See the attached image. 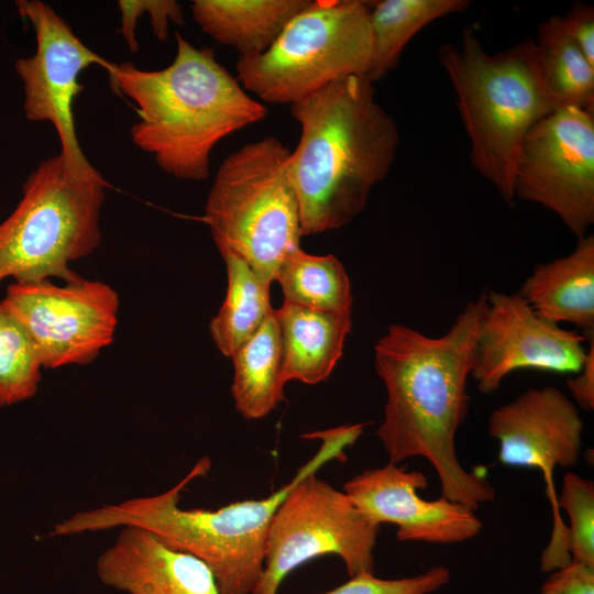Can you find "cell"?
<instances>
[{
    "mask_svg": "<svg viewBox=\"0 0 594 594\" xmlns=\"http://www.w3.org/2000/svg\"><path fill=\"white\" fill-rule=\"evenodd\" d=\"M228 275L224 301L209 324L218 350L231 358L250 339L273 310L270 282L261 278L233 252L221 253Z\"/></svg>",
    "mask_w": 594,
    "mask_h": 594,
    "instance_id": "22",
    "label": "cell"
},
{
    "mask_svg": "<svg viewBox=\"0 0 594 594\" xmlns=\"http://www.w3.org/2000/svg\"><path fill=\"white\" fill-rule=\"evenodd\" d=\"M42 365L23 327L0 301V406L33 397Z\"/></svg>",
    "mask_w": 594,
    "mask_h": 594,
    "instance_id": "25",
    "label": "cell"
},
{
    "mask_svg": "<svg viewBox=\"0 0 594 594\" xmlns=\"http://www.w3.org/2000/svg\"><path fill=\"white\" fill-rule=\"evenodd\" d=\"M588 338L541 317L518 293L491 290L471 376L483 394H491L518 370L575 374Z\"/></svg>",
    "mask_w": 594,
    "mask_h": 594,
    "instance_id": "14",
    "label": "cell"
},
{
    "mask_svg": "<svg viewBox=\"0 0 594 594\" xmlns=\"http://www.w3.org/2000/svg\"><path fill=\"white\" fill-rule=\"evenodd\" d=\"M513 193L585 237L594 223V113L559 108L534 124L515 160Z\"/></svg>",
    "mask_w": 594,
    "mask_h": 594,
    "instance_id": "10",
    "label": "cell"
},
{
    "mask_svg": "<svg viewBox=\"0 0 594 594\" xmlns=\"http://www.w3.org/2000/svg\"><path fill=\"white\" fill-rule=\"evenodd\" d=\"M380 525L342 491L310 474L301 479L270 524L261 578L252 594H277L284 579L314 558L334 554L350 576L374 569Z\"/></svg>",
    "mask_w": 594,
    "mask_h": 594,
    "instance_id": "9",
    "label": "cell"
},
{
    "mask_svg": "<svg viewBox=\"0 0 594 594\" xmlns=\"http://www.w3.org/2000/svg\"><path fill=\"white\" fill-rule=\"evenodd\" d=\"M583 430L576 405L553 386L529 388L494 409L488 418V433L498 442L499 462L542 473L553 520L549 543L541 554L542 572H553L571 561L553 473L557 468H570L579 461Z\"/></svg>",
    "mask_w": 594,
    "mask_h": 594,
    "instance_id": "11",
    "label": "cell"
},
{
    "mask_svg": "<svg viewBox=\"0 0 594 594\" xmlns=\"http://www.w3.org/2000/svg\"><path fill=\"white\" fill-rule=\"evenodd\" d=\"M300 138L290 151L301 235L349 224L394 164L399 132L366 75L340 78L290 105Z\"/></svg>",
    "mask_w": 594,
    "mask_h": 594,
    "instance_id": "3",
    "label": "cell"
},
{
    "mask_svg": "<svg viewBox=\"0 0 594 594\" xmlns=\"http://www.w3.org/2000/svg\"><path fill=\"white\" fill-rule=\"evenodd\" d=\"M566 35L575 43L588 63L594 66V9L590 4H575L561 16Z\"/></svg>",
    "mask_w": 594,
    "mask_h": 594,
    "instance_id": "29",
    "label": "cell"
},
{
    "mask_svg": "<svg viewBox=\"0 0 594 594\" xmlns=\"http://www.w3.org/2000/svg\"><path fill=\"white\" fill-rule=\"evenodd\" d=\"M558 507L569 518L568 549L571 560L594 566V484L566 473L558 494Z\"/></svg>",
    "mask_w": 594,
    "mask_h": 594,
    "instance_id": "26",
    "label": "cell"
},
{
    "mask_svg": "<svg viewBox=\"0 0 594 594\" xmlns=\"http://www.w3.org/2000/svg\"><path fill=\"white\" fill-rule=\"evenodd\" d=\"M20 16L34 30L36 50L14 62L23 91V111L31 122H48L61 143V154L80 174L97 169L85 156L76 133L74 103L84 90L80 74L92 65L106 70L112 63L90 50L70 25L40 0H18Z\"/></svg>",
    "mask_w": 594,
    "mask_h": 594,
    "instance_id": "13",
    "label": "cell"
},
{
    "mask_svg": "<svg viewBox=\"0 0 594 594\" xmlns=\"http://www.w3.org/2000/svg\"><path fill=\"white\" fill-rule=\"evenodd\" d=\"M2 304L25 330L42 369L89 364L114 340L119 295L100 280L13 282Z\"/></svg>",
    "mask_w": 594,
    "mask_h": 594,
    "instance_id": "12",
    "label": "cell"
},
{
    "mask_svg": "<svg viewBox=\"0 0 594 594\" xmlns=\"http://www.w3.org/2000/svg\"><path fill=\"white\" fill-rule=\"evenodd\" d=\"M275 280L285 301L320 310L351 311L350 278L333 254L312 255L298 248L284 258Z\"/></svg>",
    "mask_w": 594,
    "mask_h": 594,
    "instance_id": "24",
    "label": "cell"
},
{
    "mask_svg": "<svg viewBox=\"0 0 594 594\" xmlns=\"http://www.w3.org/2000/svg\"><path fill=\"white\" fill-rule=\"evenodd\" d=\"M487 292L470 300L440 337L403 323L391 324L374 345L375 371L386 389L377 437L389 462L425 458L433 466L441 496L476 510L496 492L459 461L455 438L469 410L471 376Z\"/></svg>",
    "mask_w": 594,
    "mask_h": 594,
    "instance_id": "1",
    "label": "cell"
},
{
    "mask_svg": "<svg viewBox=\"0 0 594 594\" xmlns=\"http://www.w3.org/2000/svg\"><path fill=\"white\" fill-rule=\"evenodd\" d=\"M322 594H429L450 581L449 569L438 565L411 578L384 580L371 572H360Z\"/></svg>",
    "mask_w": 594,
    "mask_h": 594,
    "instance_id": "27",
    "label": "cell"
},
{
    "mask_svg": "<svg viewBox=\"0 0 594 594\" xmlns=\"http://www.w3.org/2000/svg\"><path fill=\"white\" fill-rule=\"evenodd\" d=\"M439 61L457 96L473 167L513 206L520 144L534 124L557 109L540 74L535 40L490 54L475 32L464 29L459 47H439Z\"/></svg>",
    "mask_w": 594,
    "mask_h": 594,
    "instance_id": "5",
    "label": "cell"
},
{
    "mask_svg": "<svg viewBox=\"0 0 594 594\" xmlns=\"http://www.w3.org/2000/svg\"><path fill=\"white\" fill-rule=\"evenodd\" d=\"M583 364L574 377H569L566 386L574 402L587 411L594 409V336L588 338Z\"/></svg>",
    "mask_w": 594,
    "mask_h": 594,
    "instance_id": "30",
    "label": "cell"
},
{
    "mask_svg": "<svg viewBox=\"0 0 594 594\" xmlns=\"http://www.w3.org/2000/svg\"><path fill=\"white\" fill-rule=\"evenodd\" d=\"M231 393L237 410L246 419L267 416L285 399L280 343L274 309L257 331L231 356Z\"/></svg>",
    "mask_w": 594,
    "mask_h": 594,
    "instance_id": "20",
    "label": "cell"
},
{
    "mask_svg": "<svg viewBox=\"0 0 594 594\" xmlns=\"http://www.w3.org/2000/svg\"><path fill=\"white\" fill-rule=\"evenodd\" d=\"M518 294L541 317L575 326L587 338L594 334V235L579 239L565 256L540 263Z\"/></svg>",
    "mask_w": 594,
    "mask_h": 594,
    "instance_id": "18",
    "label": "cell"
},
{
    "mask_svg": "<svg viewBox=\"0 0 594 594\" xmlns=\"http://www.w3.org/2000/svg\"><path fill=\"white\" fill-rule=\"evenodd\" d=\"M422 472L388 462L349 480L343 492L373 522L397 526L399 541L453 544L474 538L483 528L472 508L444 497L425 499Z\"/></svg>",
    "mask_w": 594,
    "mask_h": 594,
    "instance_id": "15",
    "label": "cell"
},
{
    "mask_svg": "<svg viewBox=\"0 0 594 594\" xmlns=\"http://www.w3.org/2000/svg\"><path fill=\"white\" fill-rule=\"evenodd\" d=\"M540 74L557 109L594 113V66L563 30L561 16L543 21L535 40Z\"/></svg>",
    "mask_w": 594,
    "mask_h": 594,
    "instance_id": "23",
    "label": "cell"
},
{
    "mask_svg": "<svg viewBox=\"0 0 594 594\" xmlns=\"http://www.w3.org/2000/svg\"><path fill=\"white\" fill-rule=\"evenodd\" d=\"M468 0L370 1L372 56L366 76L375 82L394 69L400 55L422 28L448 14L461 12Z\"/></svg>",
    "mask_w": 594,
    "mask_h": 594,
    "instance_id": "21",
    "label": "cell"
},
{
    "mask_svg": "<svg viewBox=\"0 0 594 594\" xmlns=\"http://www.w3.org/2000/svg\"><path fill=\"white\" fill-rule=\"evenodd\" d=\"M364 427L354 424L305 435L321 441L318 451L288 483L265 498L234 502L217 509L180 507L182 491L211 466L210 460L202 458L169 490L78 512L56 524L50 535L139 527L206 563L221 594H252L263 571L266 537L279 504L301 479L333 460H344L345 449L356 442Z\"/></svg>",
    "mask_w": 594,
    "mask_h": 594,
    "instance_id": "2",
    "label": "cell"
},
{
    "mask_svg": "<svg viewBox=\"0 0 594 594\" xmlns=\"http://www.w3.org/2000/svg\"><path fill=\"white\" fill-rule=\"evenodd\" d=\"M141 10L150 16L153 33L160 41L168 35L169 22L183 25V7L175 0H139Z\"/></svg>",
    "mask_w": 594,
    "mask_h": 594,
    "instance_id": "31",
    "label": "cell"
},
{
    "mask_svg": "<svg viewBox=\"0 0 594 594\" xmlns=\"http://www.w3.org/2000/svg\"><path fill=\"white\" fill-rule=\"evenodd\" d=\"M96 573L101 583L125 594H221L206 563L139 527L120 528L98 557Z\"/></svg>",
    "mask_w": 594,
    "mask_h": 594,
    "instance_id": "16",
    "label": "cell"
},
{
    "mask_svg": "<svg viewBox=\"0 0 594 594\" xmlns=\"http://www.w3.org/2000/svg\"><path fill=\"white\" fill-rule=\"evenodd\" d=\"M540 594H594V566L571 560L552 572Z\"/></svg>",
    "mask_w": 594,
    "mask_h": 594,
    "instance_id": "28",
    "label": "cell"
},
{
    "mask_svg": "<svg viewBox=\"0 0 594 594\" xmlns=\"http://www.w3.org/2000/svg\"><path fill=\"white\" fill-rule=\"evenodd\" d=\"M310 0H194L191 15L199 29L239 56L264 53L284 26Z\"/></svg>",
    "mask_w": 594,
    "mask_h": 594,
    "instance_id": "19",
    "label": "cell"
},
{
    "mask_svg": "<svg viewBox=\"0 0 594 594\" xmlns=\"http://www.w3.org/2000/svg\"><path fill=\"white\" fill-rule=\"evenodd\" d=\"M289 154L271 135L229 154L216 173L202 218L220 253H235L270 283L284 258L300 248Z\"/></svg>",
    "mask_w": 594,
    "mask_h": 594,
    "instance_id": "7",
    "label": "cell"
},
{
    "mask_svg": "<svg viewBox=\"0 0 594 594\" xmlns=\"http://www.w3.org/2000/svg\"><path fill=\"white\" fill-rule=\"evenodd\" d=\"M370 1L310 0L256 56H239L237 78L264 102L293 105L352 75L372 56Z\"/></svg>",
    "mask_w": 594,
    "mask_h": 594,
    "instance_id": "8",
    "label": "cell"
},
{
    "mask_svg": "<svg viewBox=\"0 0 594 594\" xmlns=\"http://www.w3.org/2000/svg\"><path fill=\"white\" fill-rule=\"evenodd\" d=\"M280 343L282 376L314 385L326 381L343 354L351 311L314 309L284 301L274 309Z\"/></svg>",
    "mask_w": 594,
    "mask_h": 594,
    "instance_id": "17",
    "label": "cell"
},
{
    "mask_svg": "<svg viewBox=\"0 0 594 594\" xmlns=\"http://www.w3.org/2000/svg\"><path fill=\"white\" fill-rule=\"evenodd\" d=\"M176 55L165 68L145 70L131 62L111 64L110 85L135 106L130 135L164 173L201 182L210 174L215 146L263 121L267 108L253 99L210 47L175 34Z\"/></svg>",
    "mask_w": 594,
    "mask_h": 594,
    "instance_id": "4",
    "label": "cell"
},
{
    "mask_svg": "<svg viewBox=\"0 0 594 594\" xmlns=\"http://www.w3.org/2000/svg\"><path fill=\"white\" fill-rule=\"evenodd\" d=\"M107 187L99 170L77 173L61 153L41 161L25 179L19 204L0 223V283L80 280L70 263L100 245Z\"/></svg>",
    "mask_w": 594,
    "mask_h": 594,
    "instance_id": "6",
    "label": "cell"
}]
</instances>
